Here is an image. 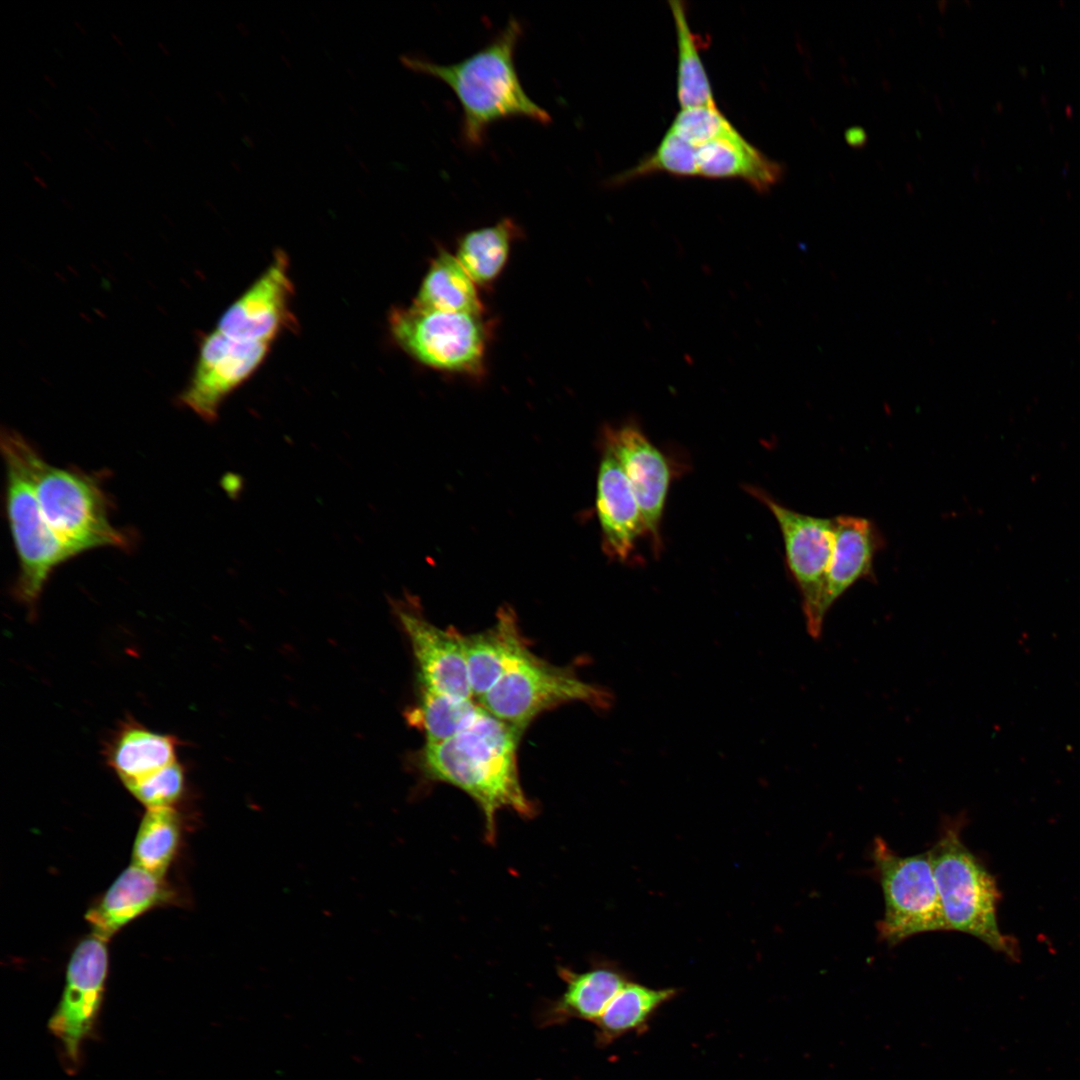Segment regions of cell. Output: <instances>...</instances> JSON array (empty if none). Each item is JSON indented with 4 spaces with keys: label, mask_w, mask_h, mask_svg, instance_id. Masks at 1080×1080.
<instances>
[{
    "label": "cell",
    "mask_w": 1080,
    "mask_h": 1080,
    "mask_svg": "<svg viewBox=\"0 0 1080 1080\" xmlns=\"http://www.w3.org/2000/svg\"><path fill=\"white\" fill-rule=\"evenodd\" d=\"M418 705L408 720L422 729L426 744L447 740L468 728L484 708L474 698L455 697L420 686Z\"/></svg>",
    "instance_id": "cell-23"
},
{
    "label": "cell",
    "mask_w": 1080,
    "mask_h": 1080,
    "mask_svg": "<svg viewBox=\"0 0 1080 1080\" xmlns=\"http://www.w3.org/2000/svg\"><path fill=\"white\" fill-rule=\"evenodd\" d=\"M472 695L479 700L531 651L513 609L500 608L488 629L461 635Z\"/></svg>",
    "instance_id": "cell-16"
},
{
    "label": "cell",
    "mask_w": 1080,
    "mask_h": 1080,
    "mask_svg": "<svg viewBox=\"0 0 1080 1080\" xmlns=\"http://www.w3.org/2000/svg\"><path fill=\"white\" fill-rule=\"evenodd\" d=\"M106 943L92 933L77 944L67 965L62 997L48 1022L71 1070L79 1066L82 1045L94 1031L103 1002L108 972Z\"/></svg>",
    "instance_id": "cell-10"
},
{
    "label": "cell",
    "mask_w": 1080,
    "mask_h": 1080,
    "mask_svg": "<svg viewBox=\"0 0 1080 1080\" xmlns=\"http://www.w3.org/2000/svg\"><path fill=\"white\" fill-rule=\"evenodd\" d=\"M147 809L173 807L185 790V774L177 761L143 778L124 783Z\"/></svg>",
    "instance_id": "cell-29"
},
{
    "label": "cell",
    "mask_w": 1080,
    "mask_h": 1080,
    "mask_svg": "<svg viewBox=\"0 0 1080 1080\" xmlns=\"http://www.w3.org/2000/svg\"><path fill=\"white\" fill-rule=\"evenodd\" d=\"M35 180H36V181H37V182H38L39 184H41V185H42V184H46V183H45V182H44V181H43V180H42L41 178H40V179H37V178L35 177Z\"/></svg>",
    "instance_id": "cell-32"
},
{
    "label": "cell",
    "mask_w": 1080,
    "mask_h": 1080,
    "mask_svg": "<svg viewBox=\"0 0 1080 1080\" xmlns=\"http://www.w3.org/2000/svg\"><path fill=\"white\" fill-rule=\"evenodd\" d=\"M669 4L677 35V97L681 108L716 106L709 78L699 55L698 40L687 21L684 2L671 0Z\"/></svg>",
    "instance_id": "cell-25"
},
{
    "label": "cell",
    "mask_w": 1080,
    "mask_h": 1080,
    "mask_svg": "<svg viewBox=\"0 0 1080 1080\" xmlns=\"http://www.w3.org/2000/svg\"><path fill=\"white\" fill-rule=\"evenodd\" d=\"M672 989L655 990L626 983L598 1019L609 1032L631 1029L644 1021L648 1014L673 995Z\"/></svg>",
    "instance_id": "cell-27"
},
{
    "label": "cell",
    "mask_w": 1080,
    "mask_h": 1080,
    "mask_svg": "<svg viewBox=\"0 0 1080 1080\" xmlns=\"http://www.w3.org/2000/svg\"><path fill=\"white\" fill-rule=\"evenodd\" d=\"M389 323L395 341L421 364L448 373L478 375L482 371L488 336L482 315L412 304L393 310Z\"/></svg>",
    "instance_id": "cell-8"
},
{
    "label": "cell",
    "mask_w": 1080,
    "mask_h": 1080,
    "mask_svg": "<svg viewBox=\"0 0 1080 1080\" xmlns=\"http://www.w3.org/2000/svg\"><path fill=\"white\" fill-rule=\"evenodd\" d=\"M270 344L242 341L217 329L203 336L190 380L178 401L207 422L223 401L260 367Z\"/></svg>",
    "instance_id": "cell-11"
},
{
    "label": "cell",
    "mask_w": 1080,
    "mask_h": 1080,
    "mask_svg": "<svg viewBox=\"0 0 1080 1080\" xmlns=\"http://www.w3.org/2000/svg\"><path fill=\"white\" fill-rule=\"evenodd\" d=\"M177 738L152 731L128 720L117 729L105 749L109 766L124 783L143 778L174 762Z\"/></svg>",
    "instance_id": "cell-20"
},
{
    "label": "cell",
    "mask_w": 1080,
    "mask_h": 1080,
    "mask_svg": "<svg viewBox=\"0 0 1080 1080\" xmlns=\"http://www.w3.org/2000/svg\"><path fill=\"white\" fill-rule=\"evenodd\" d=\"M394 611L410 641L421 686L455 697L474 698L462 634L435 626L410 600L394 603Z\"/></svg>",
    "instance_id": "cell-13"
},
{
    "label": "cell",
    "mask_w": 1080,
    "mask_h": 1080,
    "mask_svg": "<svg viewBox=\"0 0 1080 1080\" xmlns=\"http://www.w3.org/2000/svg\"><path fill=\"white\" fill-rule=\"evenodd\" d=\"M744 489L770 511L779 527L785 564L801 597L807 631L817 639L827 614L824 598L834 548L833 518L798 512L754 485Z\"/></svg>",
    "instance_id": "cell-9"
},
{
    "label": "cell",
    "mask_w": 1080,
    "mask_h": 1080,
    "mask_svg": "<svg viewBox=\"0 0 1080 1080\" xmlns=\"http://www.w3.org/2000/svg\"><path fill=\"white\" fill-rule=\"evenodd\" d=\"M521 736V731L484 709L468 728L447 740L425 743L418 754V768L427 779L453 785L478 804L489 842L495 839L500 810L524 817L535 814L519 777Z\"/></svg>",
    "instance_id": "cell-1"
},
{
    "label": "cell",
    "mask_w": 1080,
    "mask_h": 1080,
    "mask_svg": "<svg viewBox=\"0 0 1080 1080\" xmlns=\"http://www.w3.org/2000/svg\"><path fill=\"white\" fill-rule=\"evenodd\" d=\"M163 877L131 864L86 913L92 933L108 941L123 926L150 909L170 902Z\"/></svg>",
    "instance_id": "cell-18"
},
{
    "label": "cell",
    "mask_w": 1080,
    "mask_h": 1080,
    "mask_svg": "<svg viewBox=\"0 0 1080 1080\" xmlns=\"http://www.w3.org/2000/svg\"><path fill=\"white\" fill-rule=\"evenodd\" d=\"M293 285L279 252L256 281L220 317L216 329L242 341L271 344L291 320Z\"/></svg>",
    "instance_id": "cell-14"
},
{
    "label": "cell",
    "mask_w": 1080,
    "mask_h": 1080,
    "mask_svg": "<svg viewBox=\"0 0 1080 1080\" xmlns=\"http://www.w3.org/2000/svg\"><path fill=\"white\" fill-rule=\"evenodd\" d=\"M733 128L717 106H702L681 109L669 129L699 147Z\"/></svg>",
    "instance_id": "cell-30"
},
{
    "label": "cell",
    "mask_w": 1080,
    "mask_h": 1080,
    "mask_svg": "<svg viewBox=\"0 0 1080 1080\" xmlns=\"http://www.w3.org/2000/svg\"><path fill=\"white\" fill-rule=\"evenodd\" d=\"M519 234L520 228L513 219L502 218L493 225L463 234L455 256L477 286H488L502 273Z\"/></svg>",
    "instance_id": "cell-22"
},
{
    "label": "cell",
    "mask_w": 1080,
    "mask_h": 1080,
    "mask_svg": "<svg viewBox=\"0 0 1080 1080\" xmlns=\"http://www.w3.org/2000/svg\"><path fill=\"white\" fill-rule=\"evenodd\" d=\"M871 859L884 899L877 923L882 942L895 946L918 934L946 931L929 850L902 856L876 837Z\"/></svg>",
    "instance_id": "cell-6"
},
{
    "label": "cell",
    "mask_w": 1080,
    "mask_h": 1080,
    "mask_svg": "<svg viewBox=\"0 0 1080 1080\" xmlns=\"http://www.w3.org/2000/svg\"><path fill=\"white\" fill-rule=\"evenodd\" d=\"M29 466L44 518L77 555L98 547L129 548V535L109 520V502L95 476L53 466L33 446Z\"/></svg>",
    "instance_id": "cell-5"
},
{
    "label": "cell",
    "mask_w": 1080,
    "mask_h": 1080,
    "mask_svg": "<svg viewBox=\"0 0 1080 1080\" xmlns=\"http://www.w3.org/2000/svg\"><path fill=\"white\" fill-rule=\"evenodd\" d=\"M31 447L17 432L2 431L5 506L19 562L13 593L33 614L53 570L77 554L57 536L42 514L29 466Z\"/></svg>",
    "instance_id": "cell-4"
},
{
    "label": "cell",
    "mask_w": 1080,
    "mask_h": 1080,
    "mask_svg": "<svg viewBox=\"0 0 1080 1080\" xmlns=\"http://www.w3.org/2000/svg\"><path fill=\"white\" fill-rule=\"evenodd\" d=\"M604 444L623 468L641 508L651 549L663 550L662 521L675 470L635 419L604 430Z\"/></svg>",
    "instance_id": "cell-12"
},
{
    "label": "cell",
    "mask_w": 1080,
    "mask_h": 1080,
    "mask_svg": "<svg viewBox=\"0 0 1080 1080\" xmlns=\"http://www.w3.org/2000/svg\"><path fill=\"white\" fill-rule=\"evenodd\" d=\"M523 34L518 19L506 25L481 49L451 64H438L416 56H403L410 70L445 83L457 97L462 119L460 138L469 148L481 147L489 127L511 118L549 124L551 116L533 101L521 84L515 52Z\"/></svg>",
    "instance_id": "cell-2"
},
{
    "label": "cell",
    "mask_w": 1080,
    "mask_h": 1080,
    "mask_svg": "<svg viewBox=\"0 0 1080 1080\" xmlns=\"http://www.w3.org/2000/svg\"><path fill=\"white\" fill-rule=\"evenodd\" d=\"M613 694L604 687L580 679L569 666H556L530 652L478 702L496 718L522 733L542 712L570 702L607 710Z\"/></svg>",
    "instance_id": "cell-7"
},
{
    "label": "cell",
    "mask_w": 1080,
    "mask_h": 1080,
    "mask_svg": "<svg viewBox=\"0 0 1080 1080\" xmlns=\"http://www.w3.org/2000/svg\"><path fill=\"white\" fill-rule=\"evenodd\" d=\"M963 824L962 817L946 818L929 849L946 930L973 936L1016 961L1018 945L997 922L1001 893L996 880L963 842Z\"/></svg>",
    "instance_id": "cell-3"
},
{
    "label": "cell",
    "mask_w": 1080,
    "mask_h": 1080,
    "mask_svg": "<svg viewBox=\"0 0 1080 1080\" xmlns=\"http://www.w3.org/2000/svg\"><path fill=\"white\" fill-rule=\"evenodd\" d=\"M567 984L561 1007L578 1016L598 1020L609 1003L626 984L616 971L595 968L583 973L560 969Z\"/></svg>",
    "instance_id": "cell-26"
},
{
    "label": "cell",
    "mask_w": 1080,
    "mask_h": 1080,
    "mask_svg": "<svg viewBox=\"0 0 1080 1080\" xmlns=\"http://www.w3.org/2000/svg\"><path fill=\"white\" fill-rule=\"evenodd\" d=\"M696 148L698 176L741 179L763 193L784 173L782 164L765 156L736 128Z\"/></svg>",
    "instance_id": "cell-19"
},
{
    "label": "cell",
    "mask_w": 1080,
    "mask_h": 1080,
    "mask_svg": "<svg viewBox=\"0 0 1080 1080\" xmlns=\"http://www.w3.org/2000/svg\"><path fill=\"white\" fill-rule=\"evenodd\" d=\"M834 548L827 573L824 607L834 603L859 580H875L874 560L886 542L876 524L865 517L833 518Z\"/></svg>",
    "instance_id": "cell-17"
},
{
    "label": "cell",
    "mask_w": 1080,
    "mask_h": 1080,
    "mask_svg": "<svg viewBox=\"0 0 1080 1080\" xmlns=\"http://www.w3.org/2000/svg\"><path fill=\"white\" fill-rule=\"evenodd\" d=\"M476 286L457 257L441 250L429 265L413 304L441 312L482 315Z\"/></svg>",
    "instance_id": "cell-21"
},
{
    "label": "cell",
    "mask_w": 1080,
    "mask_h": 1080,
    "mask_svg": "<svg viewBox=\"0 0 1080 1080\" xmlns=\"http://www.w3.org/2000/svg\"><path fill=\"white\" fill-rule=\"evenodd\" d=\"M596 484V512L601 543L610 560H634L638 540L648 538L645 520L631 484L613 453L603 446Z\"/></svg>",
    "instance_id": "cell-15"
},
{
    "label": "cell",
    "mask_w": 1080,
    "mask_h": 1080,
    "mask_svg": "<svg viewBox=\"0 0 1080 1080\" xmlns=\"http://www.w3.org/2000/svg\"><path fill=\"white\" fill-rule=\"evenodd\" d=\"M180 824L174 807L147 809L135 838L133 864L164 877L178 849Z\"/></svg>",
    "instance_id": "cell-24"
},
{
    "label": "cell",
    "mask_w": 1080,
    "mask_h": 1080,
    "mask_svg": "<svg viewBox=\"0 0 1080 1080\" xmlns=\"http://www.w3.org/2000/svg\"><path fill=\"white\" fill-rule=\"evenodd\" d=\"M844 138L849 146L859 149L866 145L868 135L864 128L853 126L845 130Z\"/></svg>",
    "instance_id": "cell-31"
},
{
    "label": "cell",
    "mask_w": 1080,
    "mask_h": 1080,
    "mask_svg": "<svg viewBox=\"0 0 1080 1080\" xmlns=\"http://www.w3.org/2000/svg\"><path fill=\"white\" fill-rule=\"evenodd\" d=\"M696 151L695 146L669 129L654 153L614 177L612 182L620 184L659 171L675 176H698Z\"/></svg>",
    "instance_id": "cell-28"
}]
</instances>
